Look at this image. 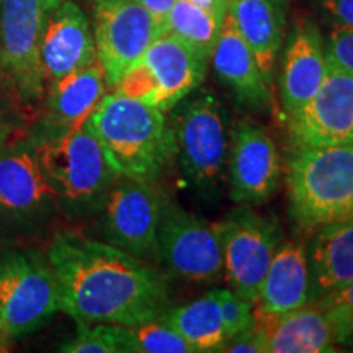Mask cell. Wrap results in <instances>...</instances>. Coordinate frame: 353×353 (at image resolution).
I'll return each instance as SVG.
<instances>
[{"label": "cell", "instance_id": "35", "mask_svg": "<svg viewBox=\"0 0 353 353\" xmlns=\"http://www.w3.org/2000/svg\"><path fill=\"white\" fill-rule=\"evenodd\" d=\"M8 134H10V125H8L6 114H3L2 110H0V149L6 145L8 141Z\"/></svg>", "mask_w": 353, "mask_h": 353}, {"label": "cell", "instance_id": "29", "mask_svg": "<svg viewBox=\"0 0 353 353\" xmlns=\"http://www.w3.org/2000/svg\"><path fill=\"white\" fill-rule=\"evenodd\" d=\"M216 303H218L221 319L228 341L237 332L254 324V304L247 299L237 296L232 290L216 288L211 290Z\"/></svg>", "mask_w": 353, "mask_h": 353}, {"label": "cell", "instance_id": "7", "mask_svg": "<svg viewBox=\"0 0 353 353\" xmlns=\"http://www.w3.org/2000/svg\"><path fill=\"white\" fill-rule=\"evenodd\" d=\"M208 57L165 33L154 39L143 57L120 79L114 90L162 112L175 108L205 81Z\"/></svg>", "mask_w": 353, "mask_h": 353}, {"label": "cell", "instance_id": "16", "mask_svg": "<svg viewBox=\"0 0 353 353\" xmlns=\"http://www.w3.org/2000/svg\"><path fill=\"white\" fill-rule=\"evenodd\" d=\"M97 59L90 21L77 3L64 0L48 19L39 44L44 90Z\"/></svg>", "mask_w": 353, "mask_h": 353}, {"label": "cell", "instance_id": "36", "mask_svg": "<svg viewBox=\"0 0 353 353\" xmlns=\"http://www.w3.org/2000/svg\"><path fill=\"white\" fill-rule=\"evenodd\" d=\"M0 339H6V335H3V324H2V312H0ZM7 341V339H6ZM8 342V341H7Z\"/></svg>", "mask_w": 353, "mask_h": 353}, {"label": "cell", "instance_id": "10", "mask_svg": "<svg viewBox=\"0 0 353 353\" xmlns=\"http://www.w3.org/2000/svg\"><path fill=\"white\" fill-rule=\"evenodd\" d=\"M103 196V234L108 244L139 259H157L159 228L167 205L152 182L125 179Z\"/></svg>", "mask_w": 353, "mask_h": 353}, {"label": "cell", "instance_id": "27", "mask_svg": "<svg viewBox=\"0 0 353 353\" xmlns=\"http://www.w3.org/2000/svg\"><path fill=\"white\" fill-rule=\"evenodd\" d=\"M65 353H125L121 325L79 324L77 335L59 347Z\"/></svg>", "mask_w": 353, "mask_h": 353}, {"label": "cell", "instance_id": "28", "mask_svg": "<svg viewBox=\"0 0 353 353\" xmlns=\"http://www.w3.org/2000/svg\"><path fill=\"white\" fill-rule=\"evenodd\" d=\"M312 304L327 317L335 345H353V281Z\"/></svg>", "mask_w": 353, "mask_h": 353}, {"label": "cell", "instance_id": "33", "mask_svg": "<svg viewBox=\"0 0 353 353\" xmlns=\"http://www.w3.org/2000/svg\"><path fill=\"white\" fill-rule=\"evenodd\" d=\"M138 2L145 8V10L151 13L154 20L157 21L159 26H161V32H162V26H164L167 13H169L172 7H174L176 0H138Z\"/></svg>", "mask_w": 353, "mask_h": 353}, {"label": "cell", "instance_id": "21", "mask_svg": "<svg viewBox=\"0 0 353 353\" xmlns=\"http://www.w3.org/2000/svg\"><path fill=\"white\" fill-rule=\"evenodd\" d=\"M216 76L226 83L244 107L267 110L272 103L270 85L260 72L257 61L226 15L219 38L211 52Z\"/></svg>", "mask_w": 353, "mask_h": 353}, {"label": "cell", "instance_id": "2", "mask_svg": "<svg viewBox=\"0 0 353 353\" xmlns=\"http://www.w3.org/2000/svg\"><path fill=\"white\" fill-rule=\"evenodd\" d=\"M83 126L99 141L112 169L125 179L154 182L175 154L164 112L117 90L105 94Z\"/></svg>", "mask_w": 353, "mask_h": 353}, {"label": "cell", "instance_id": "5", "mask_svg": "<svg viewBox=\"0 0 353 353\" xmlns=\"http://www.w3.org/2000/svg\"><path fill=\"white\" fill-rule=\"evenodd\" d=\"M34 148L54 198L74 208L101 200L118 176L85 126L51 132Z\"/></svg>", "mask_w": 353, "mask_h": 353}, {"label": "cell", "instance_id": "12", "mask_svg": "<svg viewBox=\"0 0 353 353\" xmlns=\"http://www.w3.org/2000/svg\"><path fill=\"white\" fill-rule=\"evenodd\" d=\"M288 130L298 149L353 145V70L327 56L324 81L312 99L288 118Z\"/></svg>", "mask_w": 353, "mask_h": 353}, {"label": "cell", "instance_id": "26", "mask_svg": "<svg viewBox=\"0 0 353 353\" xmlns=\"http://www.w3.org/2000/svg\"><path fill=\"white\" fill-rule=\"evenodd\" d=\"M125 353H193L192 347L161 317L138 325H121Z\"/></svg>", "mask_w": 353, "mask_h": 353}, {"label": "cell", "instance_id": "3", "mask_svg": "<svg viewBox=\"0 0 353 353\" xmlns=\"http://www.w3.org/2000/svg\"><path fill=\"white\" fill-rule=\"evenodd\" d=\"M290 216L316 229L353 218V145L298 149L288 164Z\"/></svg>", "mask_w": 353, "mask_h": 353}, {"label": "cell", "instance_id": "14", "mask_svg": "<svg viewBox=\"0 0 353 353\" xmlns=\"http://www.w3.org/2000/svg\"><path fill=\"white\" fill-rule=\"evenodd\" d=\"M229 148V185L236 203H262L276 192L280 156L267 131L249 120L236 123Z\"/></svg>", "mask_w": 353, "mask_h": 353}, {"label": "cell", "instance_id": "6", "mask_svg": "<svg viewBox=\"0 0 353 353\" xmlns=\"http://www.w3.org/2000/svg\"><path fill=\"white\" fill-rule=\"evenodd\" d=\"M64 0H2L0 72L23 108L44 99L39 44L48 19Z\"/></svg>", "mask_w": 353, "mask_h": 353}, {"label": "cell", "instance_id": "24", "mask_svg": "<svg viewBox=\"0 0 353 353\" xmlns=\"http://www.w3.org/2000/svg\"><path fill=\"white\" fill-rule=\"evenodd\" d=\"M161 321L174 329L192 347L193 353L221 352L228 342L218 303L211 291L200 299L165 311Z\"/></svg>", "mask_w": 353, "mask_h": 353}, {"label": "cell", "instance_id": "19", "mask_svg": "<svg viewBox=\"0 0 353 353\" xmlns=\"http://www.w3.org/2000/svg\"><path fill=\"white\" fill-rule=\"evenodd\" d=\"M105 94L107 81L99 59L50 83L43 99L48 134L83 126Z\"/></svg>", "mask_w": 353, "mask_h": 353}, {"label": "cell", "instance_id": "25", "mask_svg": "<svg viewBox=\"0 0 353 353\" xmlns=\"http://www.w3.org/2000/svg\"><path fill=\"white\" fill-rule=\"evenodd\" d=\"M224 20L226 19L223 17L195 7L188 0H176L174 7L167 13L164 26H162V34H174L200 52L201 56L210 59Z\"/></svg>", "mask_w": 353, "mask_h": 353}, {"label": "cell", "instance_id": "9", "mask_svg": "<svg viewBox=\"0 0 353 353\" xmlns=\"http://www.w3.org/2000/svg\"><path fill=\"white\" fill-rule=\"evenodd\" d=\"M214 226L229 286L237 296L254 304L273 254L280 245V229L247 206L229 211Z\"/></svg>", "mask_w": 353, "mask_h": 353}, {"label": "cell", "instance_id": "38", "mask_svg": "<svg viewBox=\"0 0 353 353\" xmlns=\"http://www.w3.org/2000/svg\"><path fill=\"white\" fill-rule=\"evenodd\" d=\"M0 3H2V0H0Z\"/></svg>", "mask_w": 353, "mask_h": 353}, {"label": "cell", "instance_id": "34", "mask_svg": "<svg viewBox=\"0 0 353 353\" xmlns=\"http://www.w3.org/2000/svg\"><path fill=\"white\" fill-rule=\"evenodd\" d=\"M188 2L198 8H203V10L223 17V19H226L228 15L229 0H188Z\"/></svg>", "mask_w": 353, "mask_h": 353}, {"label": "cell", "instance_id": "1", "mask_svg": "<svg viewBox=\"0 0 353 353\" xmlns=\"http://www.w3.org/2000/svg\"><path fill=\"white\" fill-rule=\"evenodd\" d=\"M46 259L61 311L77 324L138 325L165 312L167 278L118 247L64 232L51 242Z\"/></svg>", "mask_w": 353, "mask_h": 353}, {"label": "cell", "instance_id": "17", "mask_svg": "<svg viewBox=\"0 0 353 353\" xmlns=\"http://www.w3.org/2000/svg\"><path fill=\"white\" fill-rule=\"evenodd\" d=\"M325 68L327 56L319 28L311 20H299L291 30L281 59L280 99L286 118L312 99L324 81Z\"/></svg>", "mask_w": 353, "mask_h": 353}, {"label": "cell", "instance_id": "8", "mask_svg": "<svg viewBox=\"0 0 353 353\" xmlns=\"http://www.w3.org/2000/svg\"><path fill=\"white\" fill-rule=\"evenodd\" d=\"M59 307V286L48 259L28 250L0 252V312L7 341L48 324Z\"/></svg>", "mask_w": 353, "mask_h": 353}, {"label": "cell", "instance_id": "22", "mask_svg": "<svg viewBox=\"0 0 353 353\" xmlns=\"http://www.w3.org/2000/svg\"><path fill=\"white\" fill-rule=\"evenodd\" d=\"M317 229L306 247L311 304L353 281V218Z\"/></svg>", "mask_w": 353, "mask_h": 353}, {"label": "cell", "instance_id": "32", "mask_svg": "<svg viewBox=\"0 0 353 353\" xmlns=\"http://www.w3.org/2000/svg\"><path fill=\"white\" fill-rule=\"evenodd\" d=\"M321 7L334 25L353 28V0H321Z\"/></svg>", "mask_w": 353, "mask_h": 353}, {"label": "cell", "instance_id": "30", "mask_svg": "<svg viewBox=\"0 0 353 353\" xmlns=\"http://www.w3.org/2000/svg\"><path fill=\"white\" fill-rule=\"evenodd\" d=\"M325 54L342 68L353 70V28L334 25L325 43Z\"/></svg>", "mask_w": 353, "mask_h": 353}, {"label": "cell", "instance_id": "23", "mask_svg": "<svg viewBox=\"0 0 353 353\" xmlns=\"http://www.w3.org/2000/svg\"><path fill=\"white\" fill-rule=\"evenodd\" d=\"M306 304H311L306 247L298 242H285L273 254L254 307L262 312H283Z\"/></svg>", "mask_w": 353, "mask_h": 353}, {"label": "cell", "instance_id": "13", "mask_svg": "<svg viewBox=\"0 0 353 353\" xmlns=\"http://www.w3.org/2000/svg\"><path fill=\"white\" fill-rule=\"evenodd\" d=\"M157 259L182 280L213 281L223 273V250L214 224L167 201L159 228Z\"/></svg>", "mask_w": 353, "mask_h": 353}, {"label": "cell", "instance_id": "4", "mask_svg": "<svg viewBox=\"0 0 353 353\" xmlns=\"http://www.w3.org/2000/svg\"><path fill=\"white\" fill-rule=\"evenodd\" d=\"M175 107L170 126L182 174L196 190L213 193L223 182L229 154L226 110L208 90H195Z\"/></svg>", "mask_w": 353, "mask_h": 353}, {"label": "cell", "instance_id": "11", "mask_svg": "<svg viewBox=\"0 0 353 353\" xmlns=\"http://www.w3.org/2000/svg\"><path fill=\"white\" fill-rule=\"evenodd\" d=\"M94 25L97 59L113 88L162 34L138 0H95Z\"/></svg>", "mask_w": 353, "mask_h": 353}, {"label": "cell", "instance_id": "37", "mask_svg": "<svg viewBox=\"0 0 353 353\" xmlns=\"http://www.w3.org/2000/svg\"><path fill=\"white\" fill-rule=\"evenodd\" d=\"M7 341L6 339H0V352H6L7 350Z\"/></svg>", "mask_w": 353, "mask_h": 353}, {"label": "cell", "instance_id": "18", "mask_svg": "<svg viewBox=\"0 0 353 353\" xmlns=\"http://www.w3.org/2000/svg\"><path fill=\"white\" fill-rule=\"evenodd\" d=\"M254 325L260 353L335 352L332 329L324 311L316 304L283 312L254 309Z\"/></svg>", "mask_w": 353, "mask_h": 353}, {"label": "cell", "instance_id": "15", "mask_svg": "<svg viewBox=\"0 0 353 353\" xmlns=\"http://www.w3.org/2000/svg\"><path fill=\"white\" fill-rule=\"evenodd\" d=\"M54 200L39 167L34 143L7 141L0 149V224H25Z\"/></svg>", "mask_w": 353, "mask_h": 353}, {"label": "cell", "instance_id": "31", "mask_svg": "<svg viewBox=\"0 0 353 353\" xmlns=\"http://www.w3.org/2000/svg\"><path fill=\"white\" fill-rule=\"evenodd\" d=\"M228 353H260V345L257 332H255V325H249V327L237 332L234 337L224 343L223 350Z\"/></svg>", "mask_w": 353, "mask_h": 353}, {"label": "cell", "instance_id": "20", "mask_svg": "<svg viewBox=\"0 0 353 353\" xmlns=\"http://www.w3.org/2000/svg\"><path fill=\"white\" fill-rule=\"evenodd\" d=\"M228 17L272 85L276 56L283 46L286 17L283 0H229Z\"/></svg>", "mask_w": 353, "mask_h": 353}]
</instances>
